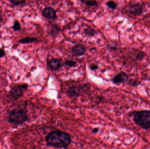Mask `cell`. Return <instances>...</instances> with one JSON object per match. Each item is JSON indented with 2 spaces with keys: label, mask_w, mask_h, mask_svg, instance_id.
I'll use <instances>...</instances> for the list:
<instances>
[{
  "label": "cell",
  "mask_w": 150,
  "mask_h": 149,
  "mask_svg": "<svg viewBox=\"0 0 150 149\" xmlns=\"http://www.w3.org/2000/svg\"><path fill=\"white\" fill-rule=\"evenodd\" d=\"M45 139L49 146L59 148H66L72 142L69 135L61 131L50 132Z\"/></svg>",
  "instance_id": "obj_1"
},
{
  "label": "cell",
  "mask_w": 150,
  "mask_h": 149,
  "mask_svg": "<svg viewBox=\"0 0 150 149\" xmlns=\"http://www.w3.org/2000/svg\"><path fill=\"white\" fill-rule=\"evenodd\" d=\"M8 121L16 125L23 124L28 120L27 112L23 108H14L10 112L8 115Z\"/></svg>",
  "instance_id": "obj_2"
},
{
  "label": "cell",
  "mask_w": 150,
  "mask_h": 149,
  "mask_svg": "<svg viewBox=\"0 0 150 149\" xmlns=\"http://www.w3.org/2000/svg\"><path fill=\"white\" fill-rule=\"evenodd\" d=\"M134 121L137 125L144 129H150V111L144 110L135 112Z\"/></svg>",
  "instance_id": "obj_3"
},
{
  "label": "cell",
  "mask_w": 150,
  "mask_h": 149,
  "mask_svg": "<svg viewBox=\"0 0 150 149\" xmlns=\"http://www.w3.org/2000/svg\"><path fill=\"white\" fill-rule=\"evenodd\" d=\"M27 84H18L11 87L9 92V96L11 99L17 100L23 96L25 92L28 89Z\"/></svg>",
  "instance_id": "obj_4"
},
{
  "label": "cell",
  "mask_w": 150,
  "mask_h": 149,
  "mask_svg": "<svg viewBox=\"0 0 150 149\" xmlns=\"http://www.w3.org/2000/svg\"><path fill=\"white\" fill-rule=\"evenodd\" d=\"M88 87L86 85L73 86L68 88L66 93L70 98H79Z\"/></svg>",
  "instance_id": "obj_5"
},
{
  "label": "cell",
  "mask_w": 150,
  "mask_h": 149,
  "mask_svg": "<svg viewBox=\"0 0 150 149\" xmlns=\"http://www.w3.org/2000/svg\"><path fill=\"white\" fill-rule=\"evenodd\" d=\"M128 11L129 13L134 16H139L144 12V8L139 3L130 4L129 6Z\"/></svg>",
  "instance_id": "obj_6"
},
{
  "label": "cell",
  "mask_w": 150,
  "mask_h": 149,
  "mask_svg": "<svg viewBox=\"0 0 150 149\" xmlns=\"http://www.w3.org/2000/svg\"><path fill=\"white\" fill-rule=\"evenodd\" d=\"M47 64L52 71H57L62 68L61 60L57 58H51L47 60Z\"/></svg>",
  "instance_id": "obj_7"
},
{
  "label": "cell",
  "mask_w": 150,
  "mask_h": 149,
  "mask_svg": "<svg viewBox=\"0 0 150 149\" xmlns=\"http://www.w3.org/2000/svg\"><path fill=\"white\" fill-rule=\"evenodd\" d=\"M128 75L127 73L121 71L112 78L111 81L115 85H119L126 83L128 80Z\"/></svg>",
  "instance_id": "obj_8"
},
{
  "label": "cell",
  "mask_w": 150,
  "mask_h": 149,
  "mask_svg": "<svg viewBox=\"0 0 150 149\" xmlns=\"http://www.w3.org/2000/svg\"><path fill=\"white\" fill-rule=\"evenodd\" d=\"M42 15L49 19L55 20L57 18V11L51 7H46L43 9Z\"/></svg>",
  "instance_id": "obj_9"
},
{
  "label": "cell",
  "mask_w": 150,
  "mask_h": 149,
  "mask_svg": "<svg viewBox=\"0 0 150 149\" xmlns=\"http://www.w3.org/2000/svg\"><path fill=\"white\" fill-rule=\"evenodd\" d=\"M85 48L80 45H76L71 49V52L74 57H79L84 55Z\"/></svg>",
  "instance_id": "obj_10"
},
{
  "label": "cell",
  "mask_w": 150,
  "mask_h": 149,
  "mask_svg": "<svg viewBox=\"0 0 150 149\" xmlns=\"http://www.w3.org/2000/svg\"><path fill=\"white\" fill-rule=\"evenodd\" d=\"M37 40V38L26 37L18 40V43L21 44H28L36 42Z\"/></svg>",
  "instance_id": "obj_11"
},
{
  "label": "cell",
  "mask_w": 150,
  "mask_h": 149,
  "mask_svg": "<svg viewBox=\"0 0 150 149\" xmlns=\"http://www.w3.org/2000/svg\"><path fill=\"white\" fill-rule=\"evenodd\" d=\"M84 31L86 36L91 37L94 36L97 34V31L91 26H88V27L85 29Z\"/></svg>",
  "instance_id": "obj_12"
},
{
  "label": "cell",
  "mask_w": 150,
  "mask_h": 149,
  "mask_svg": "<svg viewBox=\"0 0 150 149\" xmlns=\"http://www.w3.org/2000/svg\"><path fill=\"white\" fill-rule=\"evenodd\" d=\"M61 29L57 25H52L51 27V35L54 38L56 37L60 32Z\"/></svg>",
  "instance_id": "obj_13"
},
{
  "label": "cell",
  "mask_w": 150,
  "mask_h": 149,
  "mask_svg": "<svg viewBox=\"0 0 150 149\" xmlns=\"http://www.w3.org/2000/svg\"><path fill=\"white\" fill-rule=\"evenodd\" d=\"M82 3L85 4L88 7H95L98 5V2L96 1H91V0H82L80 1Z\"/></svg>",
  "instance_id": "obj_14"
},
{
  "label": "cell",
  "mask_w": 150,
  "mask_h": 149,
  "mask_svg": "<svg viewBox=\"0 0 150 149\" xmlns=\"http://www.w3.org/2000/svg\"><path fill=\"white\" fill-rule=\"evenodd\" d=\"M145 56H146V53L144 52L140 51L136 55L135 57L136 60L142 61L143 60Z\"/></svg>",
  "instance_id": "obj_15"
},
{
  "label": "cell",
  "mask_w": 150,
  "mask_h": 149,
  "mask_svg": "<svg viewBox=\"0 0 150 149\" xmlns=\"http://www.w3.org/2000/svg\"><path fill=\"white\" fill-rule=\"evenodd\" d=\"M106 5L109 8L112 10H116L117 9V4L113 1H108L105 3Z\"/></svg>",
  "instance_id": "obj_16"
},
{
  "label": "cell",
  "mask_w": 150,
  "mask_h": 149,
  "mask_svg": "<svg viewBox=\"0 0 150 149\" xmlns=\"http://www.w3.org/2000/svg\"><path fill=\"white\" fill-rule=\"evenodd\" d=\"M64 64L69 67H74L76 66L77 63L74 60L68 59L64 62Z\"/></svg>",
  "instance_id": "obj_17"
},
{
  "label": "cell",
  "mask_w": 150,
  "mask_h": 149,
  "mask_svg": "<svg viewBox=\"0 0 150 149\" xmlns=\"http://www.w3.org/2000/svg\"><path fill=\"white\" fill-rule=\"evenodd\" d=\"M9 1L15 6H19L25 4L26 1L25 0H11Z\"/></svg>",
  "instance_id": "obj_18"
},
{
  "label": "cell",
  "mask_w": 150,
  "mask_h": 149,
  "mask_svg": "<svg viewBox=\"0 0 150 149\" xmlns=\"http://www.w3.org/2000/svg\"><path fill=\"white\" fill-rule=\"evenodd\" d=\"M12 29L15 31H20L21 30V25H20V23L18 20H16L14 22V24H13L12 27Z\"/></svg>",
  "instance_id": "obj_19"
},
{
  "label": "cell",
  "mask_w": 150,
  "mask_h": 149,
  "mask_svg": "<svg viewBox=\"0 0 150 149\" xmlns=\"http://www.w3.org/2000/svg\"><path fill=\"white\" fill-rule=\"evenodd\" d=\"M90 68L92 71H96L98 69L99 66L98 65L95 64H92L90 66Z\"/></svg>",
  "instance_id": "obj_20"
},
{
  "label": "cell",
  "mask_w": 150,
  "mask_h": 149,
  "mask_svg": "<svg viewBox=\"0 0 150 149\" xmlns=\"http://www.w3.org/2000/svg\"><path fill=\"white\" fill-rule=\"evenodd\" d=\"M6 53L5 50L3 48H0V58L4 57Z\"/></svg>",
  "instance_id": "obj_21"
},
{
  "label": "cell",
  "mask_w": 150,
  "mask_h": 149,
  "mask_svg": "<svg viewBox=\"0 0 150 149\" xmlns=\"http://www.w3.org/2000/svg\"><path fill=\"white\" fill-rule=\"evenodd\" d=\"M99 130V129L98 128H94L93 129L92 132L93 133H94V134H96L98 133Z\"/></svg>",
  "instance_id": "obj_22"
},
{
  "label": "cell",
  "mask_w": 150,
  "mask_h": 149,
  "mask_svg": "<svg viewBox=\"0 0 150 149\" xmlns=\"http://www.w3.org/2000/svg\"><path fill=\"white\" fill-rule=\"evenodd\" d=\"M3 21V17L2 15L1 14H0V23L2 22Z\"/></svg>",
  "instance_id": "obj_23"
}]
</instances>
